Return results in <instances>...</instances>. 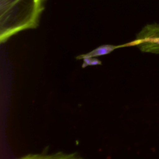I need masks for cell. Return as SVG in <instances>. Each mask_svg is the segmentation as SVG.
<instances>
[{
    "label": "cell",
    "mask_w": 159,
    "mask_h": 159,
    "mask_svg": "<svg viewBox=\"0 0 159 159\" xmlns=\"http://www.w3.org/2000/svg\"><path fill=\"white\" fill-rule=\"evenodd\" d=\"M84 60V63L82 67L85 68L86 66H90V65H100L101 62L99 61V60H98L96 57H85L84 58H82Z\"/></svg>",
    "instance_id": "5b68a950"
},
{
    "label": "cell",
    "mask_w": 159,
    "mask_h": 159,
    "mask_svg": "<svg viewBox=\"0 0 159 159\" xmlns=\"http://www.w3.org/2000/svg\"><path fill=\"white\" fill-rule=\"evenodd\" d=\"M117 46H112V45H102V46L99 47V48H96L95 50L92 51L91 52L88 53V54H82V55L77 57L78 59L79 58H84L85 57H99V56L105 55V54H108L111 53L113 50L117 48Z\"/></svg>",
    "instance_id": "277c9868"
},
{
    "label": "cell",
    "mask_w": 159,
    "mask_h": 159,
    "mask_svg": "<svg viewBox=\"0 0 159 159\" xmlns=\"http://www.w3.org/2000/svg\"><path fill=\"white\" fill-rule=\"evenodd\" d=\"M19 159H84L75 153L57 152L54 154H30Z\"/></svg>",
    "instance_id": "3957f363"
},
{
    "label": "cell",
    "mask_w": 159,
    "mask_h": 159,
    "mask_svg": "<svg viewBox=\"0 0 159 159\" xmlns=\"http://www.w3.org/2000/svg\"><path fill=\"white\" fill-rule=\"evenodd\" d=\"M46 0H0V42L37 27Z\"/></svg>",
    "instance_id": "6da1fadb"
},
{
    "label": "cell",
    "mask_w": 159,
    "mask_h": 159,
    "mask_svg": "<svg viewBox=\"0 0 159 159\" xmlns=\"http://www.w3.org/2000/svg\"><path fill=\"white\" fill-rule=\"evenodd\" d=\"M138 46L144 52L159 54V24L152 23L144 26L135 40L125 46Z\"/></svg>",
    "instance_id": "7a4b0ae2"
}]
</instances>
